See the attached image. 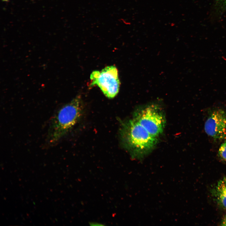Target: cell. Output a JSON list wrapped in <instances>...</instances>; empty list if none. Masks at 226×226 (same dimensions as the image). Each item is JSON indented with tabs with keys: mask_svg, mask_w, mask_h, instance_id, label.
<instances>
[{
	"mask_svg": "<svg viewBox=\"0 0 226 226\" xmlns=\"http://www.w3.org/2000/svg\"><path fill=\"white\" fill-rule=\"evenodd\" d=\"M120 133L123 147L134 157L140 158L148 154L158 140L133 118L122 123Z\"/></svg>",
	"mask_w": 226,
	"mask_h": 226,
	"instance_id": "1",
	"label": "cell"
},
{
	"mask_svg": "<svg viewBox=\"0 0 226 226\" xmlns=\"http://www.w3.org/2000/svg\"><path fill=\"white\" fill-rule=\"evenodd\" d=\"M83 112L79 96L61 108L51 122L48 134L49 142L54 143L66 134L79 121Z\"/></svg>",
	"mask_w": 226,
	"mask_h": 226,
	"instance_id": "2",
	"label": "cell"
},
{
	"mask_svg": "<svg viewBox=\"0 0 226 226\" xmlns=\"http://www.w3.org/2000/svg\"><path fill=\"white\" fill-rule=\"evenodd\" d=\"M133 118L157 138L162 133L165 125V118L163 111L156 105L146 106L136 111Z\"/></svg>",
	"mask_w": 226,
	"mask_h": 226,
	"instance_id": "3",
	"label": "cell"
},
{
	"mask_svg": "<svg viewBox=\"0 0 226 226\" xmlns=\"http://www.w3.org/2000/svg\"><path fill=\"white\" fill-rule=\"evenodd\" d=\"M90 86H98L108 98H114L118 93L120 82L115 66H107L100 71H94L90 74Z\"/></svg>",
	"mask_w": 226,
	"mask_h": 226,
	"instance_id": "4",
	"label": "cell"
},
{
	"mask_svg": "<svg viewBox=\"0 0 226 226\" xmlns=\"http://www.w3.org/2000/svg\"><path fill=\"white\" fill-rule=\"evenodd\" d=\"M207 134L215 141L226 138V111L221 108L213 109L208 113L204 124Z\"/></svg>",
	"mask_w": 226,
	"mask_h": 226,
	"instance_id": "5",
	"label": "cell"
},
{
	"mask_svg": "<svg viewBox=\"0 0 226 226\" xmlns=\"http://www.w3.org/2000/svg\"><path fill=\"white\" fill-rule=\"evenodd\" d=\"M214 195L218 204L226 208V177L218 182L214 189Z\"/></svg>",
	"mask_w": 226,
	"mask_h": 226,
	"instance_id": "6",
	"label": "cell"
},
{
	"mask_svg": "<svg viewBox=\"0 0 226 226\" xmlns=\"http://www.w3.org/2000/svg\"><path fill=\"white\" fill-rule=\"evenodd\" d=\"M218 153L219 158L222 160L226 162V140L220 145Z\"/></svg>",
	"mask_w": 226,
	"mask_h": 226,
	"instance_id": "7",
	"label": "cell"
},
{
	"mask_svg": "<svg viewBox=\"0 0 226 226\" xmlns=\"http://www.w3.org/2000/svg\"><path fill=\"white\" fill-rule=\"evenodd\" d=\"M218 1L222 6L226 7V0H218Z\"/></svg>",
	"mask_w": 226,
	"mask_h": 226,
	"instance_id": "8",
	"label": "cell"
},
{
	"mask_svg": "<svg viewBox=\"0 0 226 226\" xmlns=\"http://www.w3.org/2000/svg\"><path fill=\"white\" fill-rule=\"evenodd\" d=\"M221 225L226 226V216L225 217L221 223Z\"/></svg>",
	"mask_w": 226,
	"mask_h": 226,
	"instance_id": "9",
	"label": "cell"
},
{
	"mask_svg": "<svg viewBox=\"0 0 226 226\" xmlns=\"http://www.w3.org/2000/svg\"><path fill=\"white\" fill-rule=\"evenodd\" d=\"M90 225H103V224H100V223H90Z\"/></svg>",
	"mask_w": 226,
	"mask_h": 226,
	"instance_id": "10",
	"label": "cell"
},
{
	"mask_svg": "<svg viewBox=\"0 0 226 226\" xmlns=\"http://www.w3.org/2000/svg\"><path fill=\"white\" fill-rule=\"evenodd\" d=\"M3 1H7L9 0H2Z\"/></svg>",
	"mask_w": 226,
	"mask_h": 226,
	"instance_id": "11",
	"label": "cell"
}]
</instances>
